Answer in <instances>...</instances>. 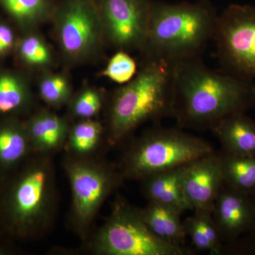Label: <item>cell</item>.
Instances as JSON below:
<instances>
[{
  "instance_id": "1",
  "label": "cell",
  "mask_w": 255,
  "mask_h": 255,
  "mask_svg": "<svg viewBox=\"0 0 255 255\" xmlns=\"http://www.w3.org/2000/svg\"><path fill=\"white\" fill-rule=\"evenodd\" d=\"M172 117L181 128L214 130L255 107V82L208 68L199 57L172 63Z\"/></svg>"
},
{
  "instance_id": "2",
  "label": "cell",
  "mask_w": 255,
  "mask_h": 255,
  "mask_svg": "<svg viewBox=\"0 0 255 255\" xmlns=\"http://www.w3.org/2000/svg\"><path fill=\"white\" fill-rule=\"evenodd\" d=\"M0 187V227L19 240L37 239L51 229L58 210L53 155L32 153L3 178Z\"/></svg>"
},
{
  "instance_id": "3",
  "label": "cell",
  "mask_w": 255,
  "mask_h": 255,
  "mask_svg": "<svg viewBox=\"0 0 255 255\" xmlns=\"http://www.w3.org/2000/svg\"><path fill=\"white\" fill-rule=\"evenodd\" d=\"M218 15L209 0L153 2L141 48L147 60L172 63L199 57L213 40Z\"/></svg>"
},
{
  "instance_id": "4",
  "label": "cell",
  "mask_w": 255,
  "mask_h": 255,
  "mask_svg": "<svg viewBox=\"0 0 255 255\" xmlns=\"http://www.w3.org/2000/svg\"><path fill=\"white\" fill-rule=\"evenodd\" d=\"M172 63L147 60L141 70L111 99L105 128L107 147L123 142L139 126L172 117Z\"/></svg>"
},
{
  "instance_id": "5",
  "label": "cell",
  "mask_w": 255,
  "mask_h": 255,
  "mask_svg": "<svg viewBox=\"0 0 255 255\" xmlns=\"http://www.w3.org/2000/svg\"><path fill=\"white\" fill-rule=\"evenodd\" d=\"M202 137L181 129L156 128L126 147L117 167L124 179L142 181L153 174L189 164L214 152Z\"/></svg>"
},
{
  "instance_id": "6",
  "label": "cell",
  "mask_w": 255,
  "mask_h": 255,
  "mask_svg": "<svg viewBox=\"0 0 255 255\" xmlns=\"http://www.w3.org/2000/svg\"><path fill=\"white\" fill-rule=\"evenodd\" d=\"M87 251L97 255H192L194 250L164 241L142 219L140 209L117 197L112 211L85 242Z\"/></svg>"
},
{
  "instance_id": "7",
  "label": "cell",
  "mask_w": 255,
  "mask_h": 255,
  "mask_svg": "<svg viewBox=\"0 0 255 255\" xmlns=\"http://www.w3.org/2000/svg\"><path fill=\"white\" fill-rule=\"evenodd\" d=\"M63 167L72 193L69 224L85 243L104 203L124 179L117 164L98 155L76 157L65 153Z\"/></svg>"
},
{
  "instance_id": "8",
  "label": "cell",
  "mask_w": 255,
  "mask_h": 255,
  "mask_svg": "<svg viewBox=\"0 0 255 255\" xmlns=\"http://www.w3.org/2000/svg\"><path fill=\"white\" fill-rule=\"evenodd\" d=\"M213 40L223 69L255 79V6L229 5L218 15Z\"/></svg>"
},
{
  "instance_id": "9",
  "label": "cell",
  "mask_w": 255,
  "mask_h": 255,
  "mask_svg": "<svg viewBox=\"0 0 255 255\" xmlns=\"http://www.w3.org/2000/svg\"><path fill=\"white\" fill-rule=\"evenodd\" d=\"M152 4L150 0H103L100 16L109 41L121 50L142 48Z\"/></svg>"
},
{
  "instance_id": "10",
  "label": "cell",
  "mask_w": 255,
  "mask_h": 255,
  "mask_svg": "<svg viewBox=\"0 0 255 255\" xmlns=\"http://www.w3.org/2000/svg\"><path fill=\"white\" fill-rule=\"evenodd\" d=\"M58 36L65 54L73 59H81L100 43L102 18L87 0H71L58 17Z\"/></svg>"
},
{
  "instance_id": "11",
  "label": "cell",
  "mask_w": 255,
  "mask_h": 255,
  "mask_svg": "<svg viewBox=\"0 0 255 255\" xmlns=\"http://www.w3.org/2000/svg\"><path fill=\"white\" fill-rule=\"evenodd\" d=\"M212 217L223 245L255 231L253 196L223 185L215 201Z\"/></svg>"
},
{
  "instance_id": "12",
  "label": "cell",
  "mask_w": 255,
  "mask_h": 255,
  "mask_svg": "<svg viewBox=\"0 0 255 255\" xmlns=\"http://www.w3.org/2000/svg\"><path fill=\"white\" fill-rule=\"evenodd\" d=\"M223 185L219 152L214 151L190 162L184 177V191L191 211L212 212Z\"/></svg>"
},
{
  "instance_id": "13",
  "label": "cell",
  "mask_w": 255,
  "mask_h": 255,
  "mask_svg": "<svg viewBox=\"0 0 255 255\" xmlns=\"http://www.w3.org/2000/svg\"><path fill=\"white\" fill-rule=\"evenodd\" d=\"M189 164L159 172L140 181L142 194L148 202L169 206L181 214L190 210L184 191V179Z\"/></svg>"
},
{
  "instance_id": "14",
  "label": "cell",
  "mask_w": 255,
  "mask_h": 255,
  "mask_svg": "<svg viewBox=\"0 0 255 255\" xmlns=\"http://www.w3.org/2000/svg\"><path fill=\"white\" fill-rule=\"evenodd\" d=\"M25 125L33 153L53 155L64 148L70 130L66 119L42 111L31 116Z\"/></svg>"
},
{
  "instance_id": "15",
  "label": "cell",
  "mask_w": 255,
  "mask_h": 255,
  "mask_svg": "<svg viewBox=\"0 0 255 255\" xmlns=\"http://www.w3.org/2000/svg\"><path fill=\"white\" fill-rule=\"evenodd\" d=\"M32 153L25 123L13 119L0 122V178L17 169Z\"/></svg>"
},
{
  "instance_id": "16",
  "label": "cell",
  "mask_w": 255,
  "mask_h": 255,
  "mask_svg": "<svg viewBox=\"0 0 255 255\" xmlns=\"http://www.w3.org/2000/svg\"><path fill=\"white\" fill-rule=\"evenodd\" d=\"M222 150L233 155L255 156V122L246 112L230 116L212 130Z\"/></svg>"
},
{
  "instance_id": "17",
  "label": "cell",
  "mask_w": 255,
  "mask_h": 255,
  "mask_svg": "<svg viewBox=\"0 0 255 255\" xmlns=\"http://www.w3.org/2000/svg\"><path fill=\"white\" fill-rule=\"evenodd\" d=\"M140 215L151 231L160 239L172 244L184 246L186 234L181 214L169 206L148 202L140 209Z\"/></svg>"
},
{
  "instance_id": "18",
  "label": "cell",
  "mask_w": 255,
  "mask_h": 255,
  "mask_svg": "<svg viewBox=\"0 0 255 255\" xmlns=\"http://www.w3.org/2000/svg\"><path fill=\"white\" fill-rule=\"evenodd\" d=\"M105 128L98 121L82 119L70 127L64 146L65 153L76 157L98 155L102 146L107 145Z\"/></svg>"
},
{
  "instance_id": "19",
  "label": "cell",
  "mask_w": 255,
  "mask_h": 255,
  "mask_svg": "<svg viewBox=\"0 0 255 255\" xmlns=\"http://www.w3.org/2000/svg\"><path fill=\"white\" fill-rule=\"evenodd\" d=\"M224 185L251 196H255V156L219 152Z\"/></svg>"
},
{
  "instance_id": "20",
  "label": "cell",
  "mask_w": 255,
  "mask_h": 255,
  "mask_svg": "<svg viewBox=\"0 0 255 255\" xmlns=\"http://www.w3.org/2000/svg\"><path fill=\"white\" fill-rule=\"evenodd\" d=\"M186 236L190 238L196 251H209L220 255L223 245L212 217V212L194 211V215L182 221Z\"/></svg>"
},
{
  "instance_id": "21",
  "label": "cell",
  "mask_w": 255,
  "mask_h": 255,
  "mask_svg": "<svg viewBox=\"0 0 255 255\" xmlns=\"http://www.w3.org/2000/svg\"><path fill=\"white\" fill-rule=\"evenodd\" d=\"M31 102V94L21 78L11 73L0 75V116L22 112Z\"/></svg>"
},
{
  "instance_id": "22",
  "label": "cell",
  "mask_w": 255,
  "mask_h": 255,
  "mask_svg": "<svg viewBox=\"0 0 255 255\" xmlns=\"http://www.w3.org/2000/svg\"><path fill=\"white\" fill-rule=\"evenodd\" d=\"M40 95L50 107L58 108L68 104L71 99V88L65 77L49 75L42 79L39 85Z\"/></svg>"
},
{
  "instance_id": "23",
  "label": "cell",
  "mask_w": 255,
  "mask_h": 255,
  "mask_svg": "<svg viewBox=\"0 0 255 255\" xmlns=\"http://www.w3.org/2000/svg\"><path fill=\"white\" fill-rule=\"evenodd\" d=\"M5 9L22 23H33L44 17L48 11L45 0H0Z\"/></svg>"
},
{
  "instance_id": "24",
  "label": "cell",
  "mask_w": 255,
  "mask_h": 255,
  "mask_svg": "<svg viewBox=\"0 0 255 255\" xmlns=\"http://www.w3.org/2000/svg\"><path fill=\"white\" fill-rule=\"evenodd\" d=\"M137 65L132 57L120 50L111 58L102 75L117 83H127L136 73Z\"/></svg>"
},
{
  "instance_id": "25",
  "label": "cell",
  "mask_w": 255,
  "mask_h": 255,
  "mask_svg": "<svg viewBox=\"0 0 255 255\" xmlns=\"http://www.w3.org/2000/svg\"><path fill=\"white\" fill-rule=\"evenodd\" d=\"M104 105L102 93L92 88L85 89L73 100L71 114L75 118L92 119L100 113Z\"/></svg>"
},
{
  "instance_id": "26",
  "label": "cell",
  "mask_w": 255,
  "mask_h": 255,
  "mask_svg": "<svg viewBox=\"0 0 255 255\" xmlns=\"http://www.w3.org/2000/svg\"><path fill=\"white\" fill-rule=\"evenodd\" d=\"M19 53L21 58L32 66H45L51 60V54L46 43L39 37L33 35L21 41Z\"/></svg>"
},
{
  "instance_id": "27",
  "label": "cell",
  "mask_w": 255,
  "mask_h": 255,
  "mask_svg": "<svg viewBox=\"0 0 255 255\" xmlns=\"http://www.w3.org/2000/svg\"><path fill=\"white\" fill-rule=\"evenodd\" d=\"M14 43V33L9 26L0 24V55L4 54L11 49Z\"/></svg>"
},
{
  "instance_id": "28",
  "label": "cell",
  "mask_w": 255,
  "mask_h": 255,
  "mask_svg": "<svg viewBox=\"0 0 255 255\" xmlns=\"http://www.w3.org/2000/svg\"><path fill=\"white\" fill-rule=\"evenodd\" d=\"M14 250L12 247L7 243L0 241V255H7L12 254Z\"/></svg>"
},
{
  "instance_id": "29",
  "label": "cell",
  "mask_w": 255,
  "mask_h": 255,
  "mask_svg": "<svg viewBox=\"0 0 255 255\" xmlns=\"http://www.w3.org/2000/svg\"><path fill=\"white\" fill-rule=\"evenodd\" d=\"M253 198H254V201H255V196H253Z\"/></svg>"
}]
</instances>
